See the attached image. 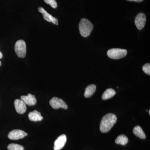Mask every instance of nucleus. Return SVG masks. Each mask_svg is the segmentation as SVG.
Instances as JSON below:
<instances>
[{"mask_svg":"<svg viewBox=\"0 0 150 150\" xmlns=\"http://www.w3.org/2000/svg\"><path fill=\"white\" fill-rule=\"evenodd\" d=\"M14 105L16 110L18 113L23 114L26 111V104L22 100H16L14 101Z\"/></svg>","mask_w":150,"mask_h":150,"instance_id":"10","label":"nucleus"},{"mask_svg":"<svg viewBox=\"0 0 150 150\" xmlns=\"http://www.w3.org/2000/svg\"><path fill=\"white\" fill-rule=\"evenodd\" d=\"M49 103L51 107L55 109H59V108L67 109L68 108V105L65 101L61 98L56 97H53L50 100Z\"/></svg>","mask_w":150,"mask_h":150,"instance_id":"5","label":"nucleus"},{"mask_svg":"<svg viewBox=\"0 0 150 150\" xmlns=\"http://www.w3.org/2000/svg\"><path fill=\"white\" fill-rule=\"evenodd\" d=\"M117 117L112 113H108L102 118L100 125L101 132L106 133L110 131L117 121Z\"/></svg>","mask_w":150,"mask_h":150,"instance_id":"1","label":"nucleus"},{"mask_svg":"<svg viewBox=\"0 0 150 150\" xmlns=\"http://www.w3.org/2000/svg\"><path fill=\"white\" fill-rule=\"evenodd\" d=\"M146 22V15L143 13H140L135 18V23L138 29L142 30L144 27Z\"/></svg>","mask_w":150,"mask_h":150,"instance_id":"7","label":"nucleus"},{"mask_svg":"<svg viewBox=\"0 0 150 150\" xmlns=\"http://www.w3.org/2000/svg\"><path fill=\"white\" fill-rule=\"evenodd\" d=\"M116 92L114 89L112 88H108L106 89L103 94L102 98L103 100H105L111 98L115 95Z\"/></svg>","mask_w":150,"mask_h":150,"instance_id":"15","label":"nucleus"},{"mask_svg":"<svg viewBox=\"0 0 150 150\" xmlns=\"http://www.w3.org/2000/svg\"><path fill=\"white\" fill-rule=\"evenodd\" d=\"M127 54V50L121 48H112L107 51L108 56L113 59H122L126 56Z\"/></svg>","mask_w":150,"mask_h":150,"instance_id":"3","label":"nucleus"},{"mask_svg":"<svg viewBox=\"0 0 150 150\" xmlns=\"http://www.w3.org/2000/svg\"><path fill=\"white\" fill-rule=\"evenodd\" d=\"M93 28V25L86 18L81 19L79 24V29L80 34L83 37H87L88 36Z\"/></svg>","mask_w":150,"mask_h":150,"instance_id":"2","label":"nucleus"},{"mask_svg":"<svg viewBox=\"0 0 150 150\" xmlns=\"http://www.w3.org/2000/svg\"><path fill=\"white\" fill-rule=\"evenodd\" d=\"M38 11L43 14V18L46 21L52 22L54 24L58 25V20L56 18L54 17L48 12L43 8L40 7L38 8Z\"/></svg>","mask_w":150,"mask_h":150,"instance_id":"9","label":"nucleus"},{"mask_svg":"<svg viewBox=\"0 0 150 150\" xmlns=\"http://www.w3.org/2000/svg\"><path fill=\"white\" fill-rule=\"evenodd\" d=\"M133 133L135 136L142 139H144L146 138V135L143 129L140 126H135L133 129Z\"/></svg>","mask_w":150,"mask_h":150,"instance_id":"13","label":"nucleus"},{"mask_svg":"<svg viewBox=\"0 0 150 150\" xmlns=\"http://www.w3.org/2000/svg\"><path fill=\"white\" fill-rule=\"evenodd\" d=\"M1 62L0 61V66H1Z\"/></svg>","mask_w":150,"mask_h":150,"instance_id":"22","label":"nucleus"},{"mask_svg":"<svg viewBox=\"0 0 150 150\" xmlns=\"http://www.w3.org/2000/svg\"><path fill=\"white\" fill-rule=\"evenodd\" d=\"M46 4L50 5L53 8H56L57 7V4L56 0H44Z\"/></svg>","mask_w":150,"mask_h":150,"instance_id":"18","label":"nucleus"},{"mask_svg":"<svg viewBox=\"0 0 150 150\" xmlns=\"http://www.w3.org/2000/svg\"><path fill=\"white\" fill-rule=\"evenodd\" d=\"M128 1H132L137 2H141L143 1L144 0H127Z\"/></svg>","mask_w":150,"mask_h":150,"instance_id":"20","label":"nucleus"},{"mask_svg":"<svg viewBox=\"0 0 150 150\" xmlns=\"http://www.w3.org/2000/svg\"><path fill=\"white\" fill-rule=\"evenodd\" d=\"M15 51L18 56L24 58L26 53V46L25 42L23 40H18L15 46Z\"/></svg>","mask_w":150,"mask_h":150,"instance_id":"4","label":"nucleus"},{"mask_svg":"<svg viewBox=\"0 0 150 150\" xmlns=\"http://www.w3.org/2000/svg\"><path fill=\"white\" fill-rule=\"evenodd\" d=\"M3 57V54H2L1 52L0 51V59H2Z\"/></svg>","mask_w":150,"mask_h":150,"instance_id":"21","label":"nucleus"},{"mask_svg":"<svg viewBox=\"0 0 150 150\" xmlns=\"http://www.w3.org/2000/svg\"><path fill=\"white\" fill-rule=\"evenodd\" d=\"M129 142V139L126 136L121 135L118 136L115 140V143L117 144H121L124 146Z\"/></svg>","mask_w":150,"mask_h":150,"instance_id":"16","label":"nucleus"},{"mask_svg":"<svg viewBox=\"0 0 150 150\" xmlns=\"http://www.w3.org/2000/svg\"><path fill=\"white\" fill-rule=\"evenodd\" d=\"M149 114L150 115V110H149Z\"/></svg>","mask_w":150,"mask_h":150,"instance_id":"23","label":"nucleus"},{"mask_svg":"<svg viewBox=\"0 0 150 150\" xmlns=\"http://www.w3.org/2000/svg\"><path fill=\"white\" fill-rule=\"evenodd\" d=\"M142 69H143L144 72L146 74H147L150 75V64L149 63L145 64L143 66Z\"/></svg>","mask_w":150,"mask_h":150,"instance_id":"19","label":"nucleus"},{"mask_svg":"<svg viewBox=\"0 0 150 150\" xmlns=\"http://www.w3.org/2000/svg\"><path fill=\"white\" fill-rule=\"evenodd\" d=\"M96 88V86L94 84H91L88 86L85 91V97L86 98H89L91 97L95 92Z\"/></svg>","mask_w":150,"mask_h":150,"instance_id":"14","label":"nucleus"},{"mask_svg":"<svg viewBox=\"0 0 150 150\" xmlns=\"http://www.w3.org/2000/svg\"><path fill=\"white\" fill-rule=\"evenodd\" d=\"M67 136L65 134H62L57 138L54 142V150H61L67 142Z\"/></svg>","mask_w":150,"mask_h":150,"instance_id":"8","label":"nucleus"},{"mask_svg":"<svg viewBox=\"0 0 150 150\" xmlns=\"http://www.w3.org/2000/svg\"><path fill=\"white\" fill-rule=\"evenodd\" d=\"M21 98L25 104L29 106L35 105L37 101L35 96L30 93L28 94L27 96H22Z\"/></svg>","mask_w":150,"mask_h":150,"instance_id":"11","label":"nucleus"},{"mask_svg":"<svg viewBox=\"0 0 150 150\" xmlns=\"http://www.w3.org/2000/svg\"><path fill=\"white\" fill-rule=\"evenodd\" d=\"M28 135L27 133L21 130H13L9 133L8 137L11 140H17L23 139Z\"/></svg>","mask_w":150,"mask_h":150,"instance_id":"6","label":"nucleus"},{"mask_svg":"<svg viewBox=\"0 0 150 150\" xmlns=\"http://www.w3.org/2000/svg\"><path fill=\"white\" fill-rule=\"evenodd\" d=\"M8 150H24V148L21 145L17 144H11L8 146Z\"/></svg>","mask_w":150,"mask_h":150,"instance_id":"17","label":"nucleus"},{"mask_svg":"<svg viewBox=\"0 0 150 150\" xmlns=\"http://www.w3.org/2000/svg\"><path fill=\"white\" fill-rule=\"evenodd\" d=\"M28 118L30 121L35 122L41 121L43 119V117L41 116L40 112L36 110L30 112L28 114Z\"/></svg>","mask_w":150,"mask_h":150,"instance_id":"12","label":"nucleus"}]
</instances>
